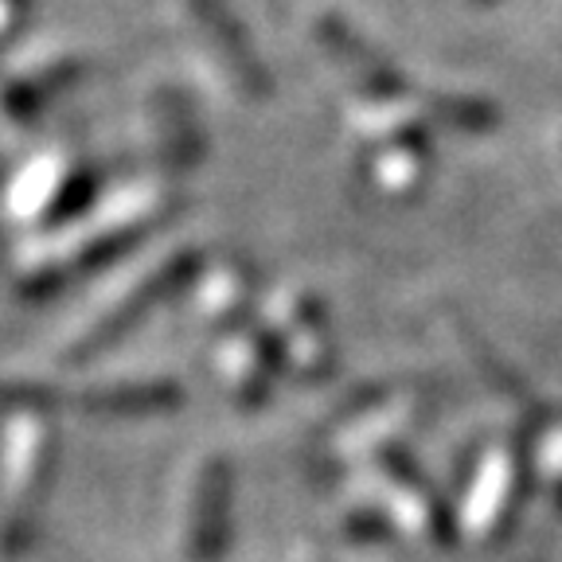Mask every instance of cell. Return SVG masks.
<instances>
[{"label": "cell", "mask_w": 562, "mask_h": 562, "mask_svg": "<svg viewBox=\"0 0 562 562\" xmlns=\"http://www.w3.org/2000/svg\"><path fill=\"white\" fill-rule=\"evenodd\" d=\"M168 110H172V130H176L172 157L180 160V165H188V160L200 157V137H195L192 117H188V110H184V102H180V98H168Z\"/></svg>", "instance_id": "cell-4"}, {"label": "cell", "mask_w": 562, "mask_h": 562, "mask_svg": "<svg viewBox=\"0 0 562 562\" xmlns=\"http://www.w3.org/2000/svg\"><path fill=\"white\" fill-rule=\"evenodd\" d=\"M434 114L461 133H488L496 125V110L473 98H434Z\"/></svg>", "instance_id": "cell-3"}, {"label": "cell", "mask_w": 562, "mask_h": 562, "mask_svg": "<svg viewBox=\"0 0 562 562\" xmlns=\"http://www.w3.org/2000/svg\"><path fill=\"white\" fill-rule=\"evenodd\" d=\"M195 9H200V16L207 20V27L215 32V40L223 44V52H227L231 67H235L238 75H243L246 87L266 90V75H262V67H258V59H255V47H246L238 20L231 16L227 9H223L220 0H195Z\"/></svg>", "instance_id": "cell-2"}, {"label": "cell", "mask_w": 562, "mask_h": 562, "mask_svg": "<svg viewBox=\"0 0 562 562\" xmlns=\"http://www.w3.org/2000/svg\"><path fill=\"white\" fill-rule=\"evenodd\" d=\"M321 40H325V47L336 55L340 63H348L351 75L363 82V90L375 98H403L406 94V79L398 75L391 63L383 59V55H375L368 44H363L360 35L351 32L344 20H321Z\"/></svg>", "instance_id": "cell-1"}]
</instances>
